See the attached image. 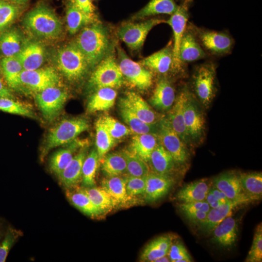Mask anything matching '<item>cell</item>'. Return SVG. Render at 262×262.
I'll use <instances>...</instances> for the list:
<instances>
[{"label": "cell", "instance_id": "cell-1", "mask_svg": "<svg viewBox=\"0 0 262 262\" xmlns=\"http://www.w3.org/2000/svg\"><path fill=\"white\" fill-rule=\"evenodd\" d=\"M75 43L84 56L89 67H93L106 55L109 40L104 27L99 23L94 22L81 31Z\"/></svg>", "mask_w": 262, "mask_h": 262}, {"label": "cell", "instance_id": "cell-2", "mask_svg": "<svg viewBox=\"0 0 262 262\" xmlns=\"http://www.w3.org/2000/svg\"><path fill=\"white\" fill-rule=\"evenodd\" d=\"M23 23L33 35L45 40H55L62 33V24L53 11L44 4L36 6L25 16Z\"/></svg>", "mask_w": 262, "mask_h": 262}, {"label": "cell", "instance_id": "cell-3", "mask_svg": "<svg viewBox=\"0 0 262 262\" xmlns=\"http://www.w3.org/2000/svg\"><path fill=\"white\" fill-rule=\"evenodd\" d=\"M217 66L212 61L197 66L192 75L193 92L205 109L210 106L217 92Z\"/></svg>", "mask_w": 262, "mask_h": 262}, {"label": "cell", "instance_id": "cell-4", "mask_svg": "<svg viewBox=\"0 0 262 262\" xmlns=\"http://www.w3.org/2000/svg\"><path fill=\"white\" fill-rule=\"evenodd\" d=\"M57 67L70 82H77L86 75L89 65L75 43L61 48L56 56Z\"/></svg>", "mask_w": 262, "mask_h": 262}, {"label": "cell", "instance_id": "cell-5", "mask_svg": "<svg viewBox=\"0 0 262 262\" xmlns=\"http://www.w3.org/2000/svg\"><path fill=\"white\" fill-rule=\"evenodd\" d=\"M203 107L188 86L184 104V117L193 147L201 144L205 138L206 118Z\"/></svg>", "mask_w": 262, "mask_h": 262}, {"label": "cell", "instance_id": "cell-6", "mask_svg": "<svg viewBox=\"0 0 262 262\" xmlns=\"http://www.w3.org/2000/svg\"><path fill=\"white\" fill-rule=\"evenodd\" d=\"M89 128L87 121L82 118L65 119L49 131L46 139L42 155L52 148L72 142L82 132Z\"/></svg>", "mask_w": 262, "mask_h": 262}, {"label": "cell", "instance_id": "cell-7", "mask_svg": "<svg viewBox=\"0 0 262 262\" xmlns=\"http://www.w3.org/2000/svg\"><path fill=\"white\" fill-rule=\"evenodd\" d=\"M190 24L198 41L207 55L221 57L231 52L234 45V40L229 33L198 27Z\"/></svg>", "mask_w": 262, "mask_h": 262}, {"label": "cell", "instance_id": "cell-8", "mask_svg": "<svg viewBox=\"0 0 262 262\" xmlns=\"http://www.w3.org/2000/svg\"><path fill=\"white\" fill-rule=\"evenodd\" d=\"M157 135L160 143L178 165L187 164L190 156L189 147L174 131L165 116L163 115L158 122Z\"/></svg>", "mask_w": 262, "mask_h": 262}, {"label": "cell", "instance_id": "cell-9", "mask_svg": "<svg viewBox=\"0 0 262 262\" xmlns=\"http://www.w3.org/2000/svg\"><path fill=\"white\" fill-rule=\"evenodd\" d=\"M123 76L113 56L102 60L89 79V85L96 90L101 88H117L123 83Z\"/></svg>", "mask_w": 262, "mask_h": 262}, {"label": "cell", "instance_id": "cell-10", "mask_svg": "<svg viewBox=\"0 0 262 262\" xmlns=\"http://www.w3.org/2000/svg\"><path fill=\"white\" fill-rule=\"evenodd\" d=\"M67 98V92L60 85L35 93V99L45 119L52 121L60 113Z\"/></svg>", "mask_w": 262, "mask_h": 262}, {"label": "cell", "instance_id": "cell-11", "mask_svg": "<svg viewBox=\"0 0 262 262\" xmlns=\"http://www.w3.org/2000/svg\"><path fill=\"white\" fill-rule=\"evenodd\" d=\"M192 0H184L179 5L177 10L170 18L165 21L171 28L173 34V54L175 67L179 74H183L185 65L182 64L179 59V48L180 43L187 27L189 14V7Z\"/></svg>", "mask_w": 262, "mask_h": 262}, {"label": "cell", "instance_id": "cell-12", "mask_svg": "<svg viewBox=\"0 0 262 262\" xmlns=\"http://www.w3.org/2000/svg\"><path fill=\"white\" fill-rule=\"evenodd\" d=\"M117 49L118 65L123 77L139 90L149 89L153 82L152 73L130 59L121 48L118 47Z\"/></svg>", "mask_w": 262, "mask_h": 262}, {"label": "cell", "instance_id": "cell-13", "mask_svg": "<svg viewBox=\"0 0 262 262\" xmlns=\"http://www.w3.org/2000/svg\"><path fill=\"white\" fill-rule=\"evenodd\" d=\"M164 21L160 18H152L139 22L126 23L118 28L117 34L130 49L137 50L143 46L149 31Z\"/></svg>", "mask_w": 262, "mask_h": 262}, {"label": "cell", "instance_id": "cell-14", "mask_svg": "<svg viewBox=\"0 0 262 262\" xmlns=\"http://www.w3.org/2000/svg\"><path fill=\"white\" fill-rule=\"evenodd\" d=\"M20 88L22 87L35 93L47 88L60 85V78L56 70L51 67L23 70L20 75Z\"/></svg>", "mask_w": 262, "mask_h": 262}, {"label": "cell", "instance_id": "cell-15", "mask_svg": "<svg viewBox=\"0 0 262 262\" xmlns=\"http://www.w3.org/2000/svg\"><path fill=\"white\" fill-rule=\"evenodd\" d=\"M213 186L223 192L228 198L241 205L251 202L244 193L240 182L239 174L230 171L221 173L213 180Z\"/></svg>", "mask_w": 262, "mask_h": 262}, {"label": "cell", "instance_id": "cell-16", "mask_svg": "<svg viewBox=\"0 0 262 262\" xmlns=\"http://www.w3.org/2000/svg\"><path fill=\"white\" fill-rule=\"evenodd\" d=\"M188 85H183L176 96L175 102L166 116L174 131L188 147H193L188 134L184 117V104Z\"/></svg>", "mask_w": 262, "mask_h": 262}, {"label": "cell", "instance_id": "cell-17", "mask_svg": "<svg viewBox=\"0 0 262 262\" xmlns=\"http://www.w3.org/2000/svg\"><path fill=\"white\" fill-rule=\"evenodd\" d=\"M207 54L202 48L190 23L183 34L179 48V59L184 65L206 57Z\"/></svg>", "mask_w": 262, "mask_h": 262}, {"label": "cell", "instance_id": "cell-18", "mask_svg": "<svg viewBox=\"0 0 262 262\" xmlns=\"http://www.w3.org/2000/svg\"><path fill=\"white\" fill-rule=\"evenodd\" d=\"M171 43L161 50L145 58L140 64L163 75L170 71L178 74L174 66Z\"/></svg>", "mask_w": 262, "mask_h": 262}, {"label": "cell", "instance_id": "cell-19", "mask_svg": "<svg viewBox=\"0 0 262 262\" xmlns=\"http://www.w3.org/2000/svg\"><path fill=\"white\" fill-rule=\"evenodd\" d=\"M174 183L171 176L158 174L152 172L146 176V189L144 194L146 201L155 202L165 196Z\"/></svg>", "mask_w": 262, "mask_h": 262}, {"label": "cell", "instance_id": "cell-20", "mask_svg": "<svg viewBox=\"0 0 262 262\" xmlns=\"http://www.w3.org/2000/svg\"><path fill=\"white\" fill-rule=\"evenodd\" d=\"M176 98L175 89L172 82L167 77L163 76L158 80L149 102L158 110L168 111Z\"/></svg>", "mask_w": 262, "mask_h": 262}, {"label": "cell", "instance_id": "cell-21", "mask_svg": "<svg viewBox=\"0 0 262 262\" xmlns=\"http://www.w3.org/2000/svg\"><path fill=\"white\" fill-rule=\"evenodd\" d=\"M120 115L128 125L131 132L135 134L144 133L157 134L158 131V122L149 124L141 120L129 107L125 98H121L119 101Z\"/></svg>", "mask_w": 262, "mask_h": 262}, {"label": "cell", "instance_id": "cell-22", "mask_svg": "<svg viewBox=\"0 0 262 262\" xmlns=\"http://www.w3.org/2000/svg\"><path fill=\"white\" fill-rule=\"evenodd\" d=\"M86 156L85 150H81L57 176L61 184L66 189L76 187L82 181V164Z\"/></svg>", "mask_w": 262, "mask_h": 262}, {"label": "cell", "instance_id": "cell-23", "mask_svg": "<svg viewBox=\"0 0 262 262\" xmlns=\"http://www.w3.org/2000/svg\"><path fill=\"white\" fill-rule=\"evenodd\" d=\"M147 164L151 172L169 176L174 172L177 164L160 142L152 152Z\"/></svg>", "mask_w": 262, "mask_h": 262}, {"label": "cell", "instance_id": "cell-24", "mask_svg": "<svg viewBox=\"0 0 262 262\" xmlns=\"http://www.w3.org/2000/svg\"><path fill=\"white\" fill-rule=\"evenodd\" d=\"M238 232L237 221L229 216L214 228L212 232V240L222 247H229L236 242Z\"/></svg>", "mask_w": 262, "mask_h": 262}, {"label": "cell", "instance_id": "cell-25", "mask_svg": "<svg viewBox=\"0 0 262 262\" xmlns=\"http://www.w3.org/2000/svg\"><path fill=\"white\" fill-rule=\"evenodd\" d=\"M16 57L20 62L24 70L38 69L44 61V48L38 42H29L23 45Z\"/></svg>", "mask_w": 262, "mask_h": 262}, {"label": "cell", "instance_id": "cell-26", "mask_svg": "<svg viewBox=\"0 0 262 262\" xmlns=\"http://www.w3.org/2000/svg\"><path fill=\"white\" fill-rule=\"evenodd\" d=\"M124 98L134 114L146 123L157 124L163 116L153 111L147 102L135 92H128Z\"/></svg>", "mask_w": 262, "mask_h": 262}, {"label": "cell", "instance_id": "cell-27", "mask_svg": "<svg viewBox=\"0 0 262 262\" xmlns=\"http://www.w3.org/2000/svg\"><path fill=\"white\" fill-rule=\"evenodd\" d=\"M159 143L157 134H135L132 137L129 149L147 163L152 152Z\"/></svg>", "mask_w": 262, "mask_h": 262}, {"label": "cell", "instance_id": "cell-28", "mask_svg": "<svg viewBox=\"0 0 262 262\" xmlns=\"http://www.w3.org/2000/svg\"><path fill=\"white\" fill-rule=\"evenodd\" d=\"M239 205L241 204L229 200L218 207L211 209L204 220L199 225L200 229L206 233H212L225 218L232 215L233 210Z\"/></svg>", "mask_w": 262, "mask_h": 262}, {"label": "cell", "instance_id": "cell-29", "mask_svg": "<svg viewBox=\"0 0 262 262\" xmlns=\"http://www.w3.org/2000/svg\"><path fill=\"white\" fill-rule=\"evenodd\" d=\"M207 179H201L183 186L177 193V198L182 203L205 200L211 186Z\"/></svg>", "mask_w": 262, "mask_h": 262}, {"label": "cell", "instance_id": "cell-30", "mask_svg": "<svg viewBox=\"0 0 262 262\" xmlns=\"http://www.w3.org/2000/svg\"><path fill=\"white\" fill-rule=\"evenodd\" d=\"M66 196L70 203L84 214L92 217L101 214L83 188L75 187L67 189Z\"/></svg>", "mask_w": 262, "mask_h": 262}, {"label": "cell", "instance_id": "cell-31", "mask_svg": "<svg viewBox=\"0 0 262 262\" xmlns=\"http://www.w3.org/2000/svg\"><path fill=\"white\" fill-rule=\"evenodd\" d=\"M117 96L116 91L112 88L97 89L90 98L87 105L89 113L106 111L114 105Z\"/></svg>", "mask_w": 262, "mask_h": 262}, {"label": "cell", "instance_id": "cell-32", "mask_svg": "<svg viewBox=\"0 0 262 262\" xmlns=\"http://www.w3.org/2000/svg\"><path fill=\"white\" fill-rule=\"evenodd\" d=\"M94 14H87L81 10L71 2H69L66 11L67 29L71 34H75L84 26L95 22Z\"/></svg>", "mask_w": 262, "mask_h": 262}, {"label": "cell", "instance_id": "cell-33", "mask_svg": "<svg viewBox=\"0 0 262 262\" xmlns=\"http://www.w3.org/2000/svg\"><path fill=\"white\" fill-rule=\"evenodd\" d=\"M173 240L172 236L169 235L155 238L145 247L140 256V260L154 262L157 259L167 255Z\"/></svg>", "mask_w": 262, "mask_h": 262}, {"label": "cell", "instance_id": "cell-34", "mask_svg": "<svg viewBox=\"0 0 262 262\" xmlns=\"http://www.w3.org/2000/svg\"><path fill=\"white\" fill-rule=\"evenodd\" d=\"M178 6L174 0H150L132 18L140 19L160 14L171 15L177 10Z\"/></svg>", "mask_w": 262, "mask_h": 262}, {"label": "cell", "instance_id": "cell-35", "mask_svg": "<svg viewBox=\"0 0 262 262\" xmlns=\"http://www.w3.org/2000/svg\"><path fill=\"white\" fill-rule=\"evenodd\" d=\"M101 185L117 205L127 203L131 199L126 192L125 177L121 176L106 177L101 181Z\"/></svg>", "mask_w": 262, "mask_h": 262}, {"label": "cell", "instance_id": "cell-36", "mask_svg": "<svg viewBox=\"0 0 262 262\" xmlns=\"http://www.w3.org/2000/svg\"><path fill=\"white\" fill-rule=\"evenodd\" d=\"M65 147L55 152L51 156L49 166L52 173L58 176L66 167L73 157V154L82 146L79 142L74 140Z\"/></svg>", "mask_w": 262, "mask_h": 262}, {"label": "cell", "instance_id": "cell-37", "mask_svg": "<svg viewBox=\"0 0 262 262\" xmlns=\"http://www.w3.org/2000/svg\"><path fill=\"white\" fill-rule=\"evenodd\" d=\"M24 44L20 33L15 29L5 30L0 35V50L4 57L16 56Z\"/></svg>", "mask_w": 262, "mask_h": 262}, {"label": "cell", "instance_id": "cell-38", "mask_svg": "<svg viewBox=\"0 0 262 262\" xmlns=\"http://www.w3.org/2000/svg\"><path fill=\"white\" fill-rule=\"evenodd\" d=\"M242 189L251 200H260L262 196V174L261 172H252L239 174Z\"/></svg>", "mask_w": 262, "mask_h": 262}, {"label": "cell", "instance_id": "cell-39", "mask_svg": "<svg viewBox=\"0 0 262 262\" xmlns=\"http://www.w3.org/2000/svg\"><path fill=\"white\" fill-rule=\"evenodd\" d=\"M0 66L5 80L11 88H20L19 78L23 67L16 56L4 57L0 62Z\"/></svg>", "mask_w": 262, "mask_h": 262}, {"label": "cell", "instance_id": "cell-40", "mask_svg": "<svg viewBox=\"0 0 262 262\" xmlns=\"http://www.w3.org/2000/svg\"><path fill=\"white\" fill-rule=\"evenodd\" d=\"M100 161L101 170L106 177L119 176L126 173V162L122 151L106 154Z\"/></svg>", "mask_w": 262, "mask_h": 262}, {"label": "cell", "instance_id": "cell-41", "mask_svg": "<svg viewBox=\"0 0 262 262\" xmlns=\"http://www.w3.org/2000/svg\"><path fill=\"white\" fill-rule=\"evenodd\" d=\"M83 189L101 214L110 212L117 206L110 195L101 187H85Z\"/></svg>", "mask_w": 262, "mask_h": 262}, {"label": "cell", "instance_id": "cell-42", "mask_svg": "<svg viewBox=\"0 0 262 262\" xmlns=\"http://www.w3.org/2000/svg\"><path fill=\"white\" fill-rule=\"evenodd\" d=\"M96 144L99 161L113 147L115 140L111 136L100 117L95 124Z\"/></svg>", "mask_w": 262, "mask_h": 262}, {"label": "cell", "instance_id": "cell-43", "mask_svg": "<svg viewBox=\"0 0 262 262\" xmlns=\"http://www.w3.org/2000/svg\"><path fill=\"white\" fill-rule=\"evenodd\" d=\"M99 161L97 151L93 149L85 157L82 167V183L85 187L94 186L95 177Z\"/></svg>", "mask_w": 262, "mask_h": 262}, {"label": "cell", "instance_id": "cell-44", "mask_svg": "<svg viewBox=\"0 0 262 262\" xmlns=\"http://www.w3.org/2000/svg\"><path fill=\"white\" fill-rule=\"evenodd\" d=\"M126 162V173L134 177H146L150 172L147 163L134 154L130 149L122 151Z\"/></svg>", "mask_w": 262, "mask_h": 262}, {"label": "cell", "instance_id": "cell-45", "mask_svg": "<svg viewBox=\"0 0 262 262\" xmlns=\"http://www.w3.org/2000/svg\"><path fill=\"white\" fill-rule=\"evenodd\" d=\"M19 5L8 0H0V33L5 30L20 12Z\"/></svg>", "mask_w": 262, "mask_h": 262}, {"label": "cell", "instance_id": "cell-46", "mask_svg": "<svg viewBox=\"0 0 262 262\" xmlns=\"http://www.w3.org/2000/svg\"><path fill=\"white\" fill-rule=\"evenodd\" d=\"M0 111L30 118L35 117L30 108L10 98L0 97Z\"/></svg>", "mask_w": 262, "mask_h": 262}, {"label": "cell", "instance_id": "cell-47", "mask_svg": "<svg viewBox=\"0 0 262 262\" xmlns=\"http://www.w3.org/2000/svg\"><path fill=\"white\" fill-rule=\"evenodd\" d=\"M101 117L107 130L115 140L120 139L131 133L130 128L112 116L105 115Z\"/></svg>", "mask_w": 262, "mask_h": 262}, {"label": "cell", "instance_id": "cell-48", "mask_svg": "<svg viewBox=\"0 0 262 262\" xmlns=\"http://www.w3.org/2000/svg\"><path fill=\"white\" fill-rule=\"evenodd\" d=\"M262 261V226L258 225L255 229L252 244L245 260L246 262Z\"/></svg>", "mask_w": 262, "mask_h": 262}, {"label": "cell", "instance_id": "cell-49", "mask_svg": "<svg viewBox=\"0 0 262 262\" xmlns=\"http://www.w3.org/2000/svg\"><path fill=\"white\" fill-rule=\"evenodd\" d=\"M127 195L131 197L144 195L146 189V177L128 175L125 177Z\"/></svg>", "mask_w": 262, "mask_h": 262}, {"label": "cell", "instance_id": "cell-50", "mask_svg": "<svg viewBox=\"0 0 262 262\" xmlns=\"http://www.w3.org/2000/svg\"><path fill=\"white\" fill-rule=\"evenodd\" d=\"M20 235L21 232L16 229L9 228L7 229L3 240L0 244V262H5L10 249Z\"/></svg>", "mask_w": 262, "mask_h": 262}, {"label": "cell", "instance_id": "cell-51", "mask_svg": "<svg viewBox=\"0 0 262 262\" xmlns=\"http://www.w3.org/2000/svg\"><path fill=\"white\" fill-rule=\"evenodd\" d=\"M167 255L170 262H191L192 259L186 248L180 242L172 243Z\"/></svg>", "mask_w": 262, "mask_h": 262}, {"label": "cell", "instance_id": "cell-52", "mask_svg": "<svg viewBox=\"0 0 262 262\" xmlns=\"http://www.w3.org/2000/svg\"><path fill=\"white\" fill-rule=\"evenodd\" d=\"M179 207L181 212L184 211H201L208 213L211 209V207L205 200L181 203L179 205Z\"/></svg>", "mask_w": 262, "mask_h": 262}, {"label": "cell", "instance_id": "cell-53", "mask_svg": "<svg viewBox=\"0 0 262 262\" xmlns=\"http://www.w3.org/2000/svg\"><path fill=\"white\" fill-rule=\"evenodd\" d=\"M182 213L189 221L199 225L204 220L207 214L201 211H184Z\"/></svg>", "mask_w": 262, "mask_h": 262}, {"label": "cell", "instance_id": "cell-54", "mask_svg": "<svg viewBox=\"0 0 262 262\" xmlns=\"http://www.w3.org/2000/svg\"><path fill=\"white\" fill-rule=\"evenodd\" d=\"M78 8L87 14H94L95 7L92 0H69Z\"/></svg>", "mask_w": 262, "mask_h": 262}, {"label": "cell", "instance_id": "cell-55", "mask_svg": "<svg viewBox=\"0 0 262 262\" xmlns=\"http://www.w3.org/2000/svg\"><path fill=\"white\" fill-rule=\"evenodd\" d=\"M210 191L222 204L229 200L223 192L213 186L210 187Z\"/></svg>", "mask_w": 262, "mask_h": 262}, {"label": "cell", "instance_id": "cell-56", "mask_svg": "<svg viewBox=\"0 0 262 262\" xmlns=\"http://www.w3.org/2000/svg\"><path fill=\"white\" fill-rule=\"evenodd\" d=\"M205 201L208 203L211 209L219 207L222 204L215 197L210 191L206 196Z\"/></svg>", "mask_w": 262, "mask_h": 262}, {"label": "cell", "instance_id": "cell-57", "mask_svg": "<svg viewBox=\"0 0 262 262\" xmlns=\"http://www.w3.org/2000/svg\"><path fill=\"white\" fill-rule=\"evenodd\" d=\"M0 97L13 98L12 91L3 83L0 79Z\"/></svg>", "mask_w": 262, "mask_h": 262}, {"label": "cell", "instance_id": "cell-58", "mask_svg": "<svg viewBox=\"0 0 262 262\" xmlns=\"http://www.w3.org/2000/svg\"><path fill=\"white\" fill-rule=\"evenodd\" d=\"M170 262L168 255H165L157 259L154 262Z\"/></svg>", "mask_w": 262, "mask_h": 262}, {"label": "cell", "instance_id": "cell-59", "mask_svg": "<svg viewBox=\"0 0 262 262\" xmlns=\"http://www.w3.org/2000/svg\"><path fill=\"white\" fill-rule=\"evenodd\" d=\"M8 0L15 4L20 5L21 4L26 2L28 0Z\"/></svg>", "mask_w": 262, "mask_h": 262}]
</instances>
